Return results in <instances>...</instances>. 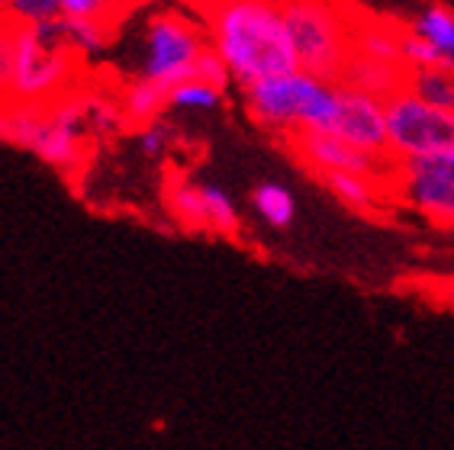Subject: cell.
<instances>
[{
	"mask_svg": "<svg viewBox=\"0 0 454 450\" xmlns=\"http://www.w3.org/2000/svg\"><path fill=\"white\" fill-rule=\"evenodd\" d=\"M168 145H171V129H168V122H149V126H142L139 129V151L145 158H158L165 155Z\"/></svg>",
	"mask_w": 454,
	"mask_h": 450,
	"instance_id": "29",
	"label": "cell"
},
{
	"mask_svg": "<svg viewBox=\"0 0 454 450\" xmlns=\"http://www.w3.org/2000/svg\"><path fill=\"white\" fill-rule=\"evenodd\" d=\"M55 33L71 52L78 58H90V55H100L110 45V35L114 27L110 23H100V19H71V17H59L55 19Z\"/></svg>",
	"mask_w": 454,
	"mask_h": 450,
	"instance_id": "16",
	"label": "cell"
},
{
	"mask_svg": "<svg viewBox=\"0 0 454 450\" xmlns=\"http://www.w3.org/2000/svg\"><path fill=\"white\" fill-rule=\"evenodd\" d=\"M210 49L242 90L300 71L280 0H226L203 17Z\"/></svg>",
	"mask_w": 454,
	"mask_h": 450,
	"instance_id": "1",
	"label": "cell"
},
{
	"mask_svg": "<svg viewBox=\"0 0 454 450\" xmlns=\"http://www.w3.org/2000/svg\"><path fill=\"white\" fill-rule=\"evenodd\" d=\"M412 94L422 97L426 104L454 110V71L451 68H412L406 81Z\"/></svg>",
	"mask_w": 454,
	"mask_h": 450,
	"instance_id": "20",
	"label": "cell"
},
{
	"mask_svg": "<svg viewBox=\"0 0 454 450\" xmlns=\"http://www.w3.org/2000/svg\"><path fill=\"white\" fill-rule=\"evenodd\" d=\"M297 65L306 74L339 84L351 55V19L355 4L341 0H280Z\"/></svg>",
	"mask_w": 454,
	"mask_h": 450,
	"instance_id": "3",
	"label": "cell"
},
{
	"mask_svg": "<svg viewBox=\"0 0 454 450\" xmlns=\"http://www.w3.org/2000/svg\"><path fill=\"white\" fill-rule=\"evenodd\" d=\"M387 197L394 203L410 206L438 229H454V183H435V181H416L403 177L390 165V177L384 183Z\"/></svg>",
	"mask_w": 454,
	"mask_h": 450,
	"instance_id": "9",
	"label": "cell"
},
{
	"mask_svg": "<svg viewBox=\"0 0 454 450\" xmlns=\"http://www.w3.org/2000/svg\"><path fill=\"white\" fill-rule=\"evenodd\" d=\"M165 209L187 232H210L207 225V209H203L200 183L187 181L184 174H171L165 183Z\"/></svg>",
	"mask_w": 454,
	"mask_h": 450,
	"instance_id": "12",
	"label": "cell"
},
{
	"mask_svg": "<svg viewBox=\"0 0 454 450\" xmlns=\"http://www.w3.org/2000/svg\"><path fill=\"white\" fill-rule=\"evenodd\" d=\"M43 116H45V106L20 104V100H0V142L17 148H29Z\"/></svg>",
	"mask_w": 454,
	"mask_h": 450,
	"instance_id": "17",
	"label": "cell"
},
{
	"mask_svg": "<svg viewBox=\"0 0 454 450\" xmlns=\"http://www.w3.org/2000/svg\"><path fill=\"white\" fill-rule=\"evenodd\" d=\"M168 106H175V110L184 112H213L223 106V90L191 78L184 81V84H177L175 90H168Z\"/></svg>",
	"mask_w": 454,
	"mask_h": 450,
	"instance_id": "22",
	"label": "cell"
},
{
	"mask_svg": "<svg viewBox=\"0 0 454 450\" xmlns=\"http://www.w3.org/2000/svg\"><path fill=\"white\" fill-rule=\"evenodd\" d=\"M406 81H410V68L406 65H394V61H380L371 58V55L351 52L345 68H341L339 84L361 90V94H371L377 100H390L394 94L406 90Z\"/></svg>",
	"mask_w": 454,
	"mask_h": 450,
	"instance_id": "10",
	"label": "cell"
},
{
	"mask_svg": "<svg viewBox=\"0 0 454 450\" xmlns=\"http://www.w3.org/2000/svg\"><path fill=\"white\" fill-rule=\"evenodd\" d=\"M325 183V190L333 193L339 203H345L355 213H374L387 197L384 183L371 181V177H358V174H325L319 177Z\"/></svg>",
	"mask_w": 454,
	"mask_h": 450,
	"instance_id": "14",
	"label": "cell"
},
{
	"mask_svg": "<svg viewBox=\"0 0 454 450\" xmlns=\"http://www.w3.org/2000/svg\"><path fill=\"white\" fill-rule=\"evenodd\" d=\"M7 10H10V0H0V17H7Z\"/></svg>",
	"mask_w": 454,
	"mask_h": 450,
	"instance_id": "31",
	"label": "cell"
},
{
	"mask_svg": "<svg viewBox=\"0 0 454 450\" xmlns=\"http://www.w3.org/2000/svg\"><path fill=\"white\" fill-rule=\"evenodd\" d=\"M207 45H210V39H207L203 17L177 7L155 10L142 27L139 74L136 78L155 81L165 90H175L177 84L193 78L197 58Z\"/></svg>",
	"mask_w": 454,
	"mask_h": 450,
	"instance_id": "4",
	"label": "cell"
},
{
	"mask_svg": "<svg viewBox=\"0 0 454 450\" xmlns=\"http://www.w3.org/2000/svg\"><path fill=\"white\" fill-rule=\"evenodd\" d=\"M242 94L248 116L284 139L300 132H335L339 122V84L306 71L262 81Z\"/></svg>",
	"mask_w": 454,
	"mask_h": 450,
	"instance_id": "2",
	"label": "cell"
},
{
	"mask_svg": "<svg viewBox=\"0 0 454 450\" xmlns=\"http://www.w3.org/2000/svg\"><path fill=\"white\" fill-rule=\"evenodd\" d=\"M193 78L203 81V84L216 87V90H223V94H226V87L232 84V74H229L226 61L219 58V55L213 52L210 45H207V49H203V55H200V58H197V68H193Z\"/></svg>",
	"mask_w": 454,
	"mask_h": 450,
	"instance_id": "28",
	"label": "cell"
},
{
	"mask_svg": "<svg viewBox=\"0 0 454 450\" xmlns=\"http://www.w3.org/2000/svg\"><path fill=\"white\" fill-rule=\"evenodd\" d=\"M59 4H61V17L100 19V23H110V27H116V19L126 10V0H59Z\"/></svg>",
	"mask_w": 454,
	"mask_h": 450,
	"instance_id": "24",
	"label": "cell"
},
{
	"mask_svg": "<svg viewBox=\"0 0 454 450\" xmlns=\"http://www.w3.org/2000/svg\"><path fill=\"white\" fill-rule=\"evenodd\" d=\"M394 171L403 174V177H416V181L454 183V148H448V151H442V155L419 158V161L394 165Z\"/></svg>",
	"mask_w": 454,
	"mask_h": 450,
	"instance_id": "23",
	"label": "cell"
},
{
	"mask_svg": "<svg viewBox=\"0 0 454 450\" xmlns=\"http://www.w3.org/2000/svg\"><path fill=\"white\" fill-rule=\"evenodd\" d=\"M84 116H88L90 139H110V136L126 129V116H122L120 97H106V94H97V90H88V94H84Z\"/></svg>",
	"mask_w": 454,
	"mask_h": 450,
	"instance_id": "19",
	"label": "cell"
},
{
	"mask_svg": "<svg viewBox=\"0 0 454 450\" xmlns=\"http://www.w3.org/2000/svg\"><path fill=\"white\" fill-rule=\"evenodd\" d=\"M400 52H403V65L406 68H448V61L426 43L419 35L412 33L410 27L403 29V39H400Z\"/></svg>",
	"mask_w": 454,
	"mask_h": 450,
	"instance_id": "26",
	"label": "cell"
},
{
	"mask_svg": "<svg viewBox=\"0 0 454 450\" xmlns=\"http://www.w3.org/2000/svg\"><path fill=\"white\" fill-rule=\"evenodd\" d=\"M287 145L300 165L316 177L358 174V177H371V181L380 183H387V177H390V161L358 151L355 145L339 139L335 132H300V136H290Z\"/></svg>",
	"mask_w": 454,
	"mask_h": 450,
	"instance_id": "7",
	"label": "cell"
},
{
	"mask_svg": "<svg viewBox=\"0 0 454 450\" xmlns=\"http://www.w3.org/2000/svg\"><path fill=\"white\" fill-rule=\"evenodd\" d=\"M403 29L406 27H400L394 19L374 17V13L355 7V19H351V52L403 65V52H400Z\"/></svg>",
	"mask_w": 454,
	"mask_h": 450,
	"instance_id": "11",
	"label": "cell"
},
{
	"mask_svg": "<svg viewBox=\"0 0 454 450\" xmlns=\"http://www.w3.org/2000/svg\"><path fill=\"white\" fill-rule=\"evenodd\" d=\"M7 17L17 23V27H45V23H55L61 17V4L59 0H10Z\"/></svg>",
	"mask_w": 454,
	"mask_h": 450,
	"instance_id": "25",
	"label": "cell"
},
{
	"mask_svg": "<svg viewBox=\"0 0 454 450\" xmlns=\"http://www.w3.org/2000/svg\"><path fill=\"white\" fill-rule=\"evenodd\" d=\"M78 68L81 58L59 39L55 23L35 29L17 27V68L7 100L35 106L55 104L59 97L74 90Z\"/></svg>",
	"mask_w": 454,
	"mask_h": 450,
	"instance_id": "5",
	"label": "cell"
},
{
	"mask_svg": "<svg viewBox=\"0 0 454 450\" xmlns=\"http://www.w3.org/2000/svg\"><path fill=\"white\" fill-rule=\"evenodd\" d=\"M120 106H122V116H126V126L142 129V126L161 120V112L168 106V90L161 84H155V81L132 78L120 90Z\"/></svg>",
	"mask_w": 454,
	"mask_h": 450,
	"instance_id": "13",
	"label": "cell"
},
{
	"mask_svg": "<svg viewBox=\"0 0 454 450\" xmlns=\"http://www.w3.org/2000/svg\"><path fill=\"white\" fill-rule=\"evenodd\" d=\"M335 136L387 161V100L339 84V122Z\"/></svg>",
	"mask_w": 454,
	"mask_h": 450,
	"instance_id": "8",
	"label": "cell"
},
{
	"mask_svg": "<svg viewBox=\"0 0 454 450\" xmlns=\"http://www.w3.org/2000/svg\"><path fill=\"white\" fill-rule=\"evenodd\" d=\"M200 193H203V209H207V225H210V232L216 235H236L239 232V209L232 203L223 187L216 183H200Z\"/></svg>",
	"mask_w": 454,
	"mask_h": 450,
	"instance_id": "21",
	"label": "cell"
},
{
	"mask_svg": "<svg viewBox=\"0 0 454 450\" xmlns=\"http://www.w3.org/2000/svg\"><path fill=\"white\" fill-rule=\"evenodd\" d=\"M13 68H17V23L10 17H0V100L10 97Z\"/></svg>",
	"mask_w": 454,
	"mask_h": 450,
	"instance_id": "27",
	"label": "cell"
},
{
	"mask_svg": "<svg viewBox=\"0 0 454 450\" xmlns=\"http://www.w3.org/2000/svg\"><path fill=\"white\" fill-rule=\"evenodd\" d=\"M410 29L419 35V39H426V43L451 65L454 61V7L451 4H445V0L428 4L419 17L410 23Z\"/></svg>",
	"mask_w": 454,
	"mask_h": 450,
	"instance_id": "15",
	"label": "cell"
},
{
	"mask_svg": "<svg viewBox=\"0 0 454 450\" xmlns=\"http://www.w3.org/2000/svg\"><path fill=\"white\" fill-rule=\"evenodd\" d=\"M252 206L254 213L271 225V229H287L297 216V203H294V193L284 187V183L264 181L252 190Z\"/></svg>",
	"mask_w": 454,
	"mask_h": 450,
	"instance_id": "18",
	"label": "cell"
},
{
	"mask_svg": "<svg viewBox=\"0 0 454 450\" xmlns=\"http://www.w3.org/2000/svg\"><path fill=\"white\" fill-rule=\"evenodd\" d=\"M184 10H191V13H197V17H210L213 10H219L226 0H177Z\"/></svg>",
	"mask_w": 454,
	"mask_h": 450,
	"instance_id": "30",
	"label": "cell"
},
{
	"mask_svg": "<svg viewBox=\"0 0 454 450\" xmlns=\"http://www.w3.org/2000/svg\"><path fill=\"white\" fill-rule=\"evenodd\" d=\"M454 148V110L426 104L406 87L387 100V161L406 165Z\"/></svg>",
	"mask_w": 454,
	"mask_h": 450,
	"instance_id": "6",
	"label": "cell"
}]
</instances>
